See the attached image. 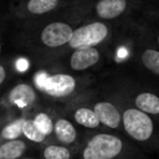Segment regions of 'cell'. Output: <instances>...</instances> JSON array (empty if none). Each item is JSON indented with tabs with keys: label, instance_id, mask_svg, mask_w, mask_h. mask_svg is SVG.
Listing matches in <instances>:
<instances>
[{
	"label": "cell",
	"instance_id": "7c38bea8",
	"mask_svg": "<svg viewBox=\"0 0 159 159\" xmlns=\"http://www.w3.org/2000/svg\"><path fill=\"white\" fill-rule=\"evenodd\" d=\"M1 103L9 109H16L20 112H30L34 109L41 99L40 93L29 82H16L12 84L0 98Z\"/></svg>",
	"mask_w": 159,
	"mask_h": 159
},
{
	"label": "cell",
	"instance_id": "44dd1931",
	"mask_svg": "<svg viewBox=\"0 0 159 159\" xmlns=\"http://www.w3.org/2000/svg\"><path fill=\"white\" fill-rule=\"evenodd\" d=\"M12 66H15V62L9 56L0 57V87H2L9 80Z\"/></svg>",
	"mask_w": 159,
	"mask_h": 159
},
{
	"label": "cell",
	"instance_id": "2e32d148",
	"mask_svg": "<svg viewBox=\"0 0 159 159\" xmlns=\"http://www.w3.org/2000/svg\"><path fill=\"white\" fill-rule=\"evenodd\" d=\"M30 143L24 138L0 143V159H21L26 155Z\"/></svg>",
	"mask_w": 159,
	"mask_h": 159
},
{
	"label": "cell",
	"instance_id": "ba28073f",
	"mask_svg": "<svg viewBox=\"0 0 159 159\" xmlns=\"http://www.w3.org/2000/svg\"><path fill=\"white\" fill-rule=\"evenodd\" d=\"M150 4L147 0H96L84 21L124 22L137 19Z\"/></svg>",
	"mask_w": 159,
	"mask_h": 159
},
{
	"label": "cell",
	"instance_id": "603a6c76",
	"mask_svg": "<svg viewBox=\"0 0 159 159\" xmlns=\"http://www.w3.org/2000/svg\"><path fill=\"white\" fill-rule=\"evenodd\" d=\"M7 20H10V16H9L7 10H1L0 9V27L7 25Z\"/></svg>",
	"mask_w": 159,
	"mask_h": 159
},
{
	"label": "cell",
	"instance_id": "30bf717a",
	"mask_svg": "<svg viewBox=\"0 0 159 159\" xmlns=\"http://www.w3.org/2000/svg\"><path fill=\"white\" fill-rule=\"evenodd\" d=\"M70 0H11L7 12L12 22L40 21L56 15Z\"/></svg>",
	"mask_w": 159,
	"mask_h": 159
},
{
	"label": "cell",
	"instance_id": "d6986e66",
	"mask_svg": "<svg viewBox=\"0 0 159 159\" xmlns=\"http://www.w3.org/2000/svg\"><path fill=\"white\" fill-rule=\"evenodd\" d=\"M73 152L71 148L61 145L56 142L47 143L43 145L42 152H41V158L42 159H72Z\"/></svg>",
	"mask_w": 159,
	"mask_h": 159
},
{
	"label": "cell",
	"instance_id": "6da1fadb",
	"mask_svg": "<svg viewBox=\"0 0 159 159\" xmlns=\"http://www.w3.org/2000/svg\"><path fill=\"white\" fill-rule=\"evenodd\" d=\"M83 21L84 16L70 0L51 17L32 22H14L12 42L19 51L41 66L62 52L75 27Z\"/></svg>",
	"mask_w": 159,
	"mask_h": 159
},
{
	"label": "cell",
	"instance_id": "d4e9b609",
	"mask_svg": "<svg viewBox=\"0 0 159 159\" xmlns=\"http://www.w3.org/2000/svg\"><path fill=\"white\" fill-rule=\"evenodd\" d=\"M147 1H148V2H149V4H150V2H152V0H147Z\"/></svg>",
	"mask_w": 159,
	"mask_h": 159
},
{
	"label": "cell",
	"instance_id": "8fae6325",
	"mask_svg": "<svg viewBox=\"0 0 159 159\" xmlns=\"http://www.w3.org/2000/svg\"><path fill=\"white\" fill-rule=\"evenodd\" d=\"M81 98L93 109L102 128L116 132L122 130L119 108L117 103L102 88L93 87L84 94H82Z\"/></svg>",
	"mask_w": 159,
	"mask_h": 159
},
{
	"label": "cell",
	"instance_id": "8992f818",
	"mask_svg": "<svg viewBox=\"0 0 159 159\" xmlns=\"http://www.w3.org/2000/svg\"><path fill=\"white\" fill-rule=\"evenodd\" d=\"M108 63L107 43L96 47H83L66 51L41 66H48L56 70L70 72L73 75H94L102 71Z\"/></svg>",
	"mask_w": 159,
	"mask_h": 159
},
{
	"label": "cell",
	"instance_id": "ac0fdd59",
	"mask_svg": "<svg viewBox=\"0 0 159 159\" xmlns=\"http://www.w3.org/2000/svg\"><path fill=\"white\" fill-rule=\"evenodd\" d=\"M22 119L24 116L15 117L11 120L6 122L0 128V139L2 142H6L22 138Z\"/></svg>",
	"mask_w": 159,
	"mask_h": 159
},
{
	"label": "cell",
	"instance_id": "5bb4252c",
	"mask_svg": "<svg viewBox=\"0 0 159 159\" xmlns=\"http://www.w3.org/2000/svg\"><path fill=\"white\" fill-rule=\"evenodd\" d=\"M52 137L56 139V143L68 147L71 149L78 144V139H80V134L76 124L71 119H68L65 114H60V113H57L56 116L53 114Z\"/></svg>",
	"mask_w": 159,
	"mask_h": 159
},
{
	"label": "cell",
	"instance_id": "9c48e42d",
	"mask_svg": "<svg viewBox=\"0 0 159 159\" xmlns=\"http://www.w3.org/2000/svg\"><path fill=\"white\" fill-rule=\"evenodd\" d=\"M118 25L119 22H106L99 20L84 21L75 27L72 36L62 52L83 47H96L106 45L113 37Z\"/></svg>",
	"mask_w": 159,
	"mask_h": 159
},
{
	"label": "cell",
	"instance_id": "ffe728a7",
	"mask_svg": "<svg viewBox=\"0 0 159 159\" xmlns=\"http://www.w3.org/2000/svg\"><path fill=\"white\" fill-rule=\"evenodd\" d=\"M22 138L32 144H43L47 142V138L42 135L35 127L30 116H24L22 119Z\"/></svg>",
	"mask_w": 159,
	"mask_h": 159
},
{
	"label": "cell",
	"instance_id": "7402d4cb",
	"mask_svg": "<svg viewBox=\"0 0 159 159\" xmlns=\"http://www.w3.org/2000/svg\"><path fill=\"white\" fill-rule=\"evenodd\" d=\"M6 30H7V25L0 27V57L2 56V51H4V45H5V37H4V35H5Z\"/></svg>",
	"mask_w": 159,
	"mask_h": 159
},
{
	"label": "cell",
	"instance_id": "5b68a950",
	"mask_svg": "<svg viewBox=\"0 0 159 159\" xmlns=\"http://www.w3.org/2000/svg\"><path fill=\"white\" fill-rule=\"evenodd\" d=\"M118 106L120 112L122 132L134 143L140 145L155 144L159 138V122L153 117L134 108L122 97L101 87Z\"/></svg>",
	"mask_w": 159,
	"mask_h": 159
},
{
	"label": "cell",
	"instance_id": "7a4b0ae2",
	"mask_svg": "<svg viewBox=\"0 0 159 159\" xmlns=\"http://www.w3.org/2000/svg\"><path fill=\"white\" fill-rule=\"evenodd\" d=\"M94 83V75H73L48 66H39L32 81L41 98L61 104L77 99L93 88Z\"/></svg>",
	"mask_w": 159,
	"mask_h": 159
},
{
	"label": "cell",
	"instance_id": "277c9868",
	"mask_svg": "<svg viewBox=\"0 0 159 159\" xmlns=\"http://www.w3.org/2000/svg\"><path fill=\"white\" fill-rule=\"evenodd\" d=\"M103 88L116 93L134 108L159 122V88L150 86L119 68L112 70Z\"/></svg>",
	"mask_w": 159,
	"mask_h": 159
},
{
	"label": "cell",
	"instance_id": "52a82bcc",
	"mask_svg": "<svg viewBox=\"0 0 159 159\" xmlns=\"http://www.w3.org/2000/svg\"><path fill=\"white\" fill-rule=\"evenodd\" d=\"M130 145L119 134L99 130L89 135L78 153V159H128Z\"/></svg>",
	"mask_w": 159,
	"mask_h": 159
},
{
	"label": "cell",
	"instance_id": "4fadbf2b",
	"mask_svg": "<svg viewBox=\"0 0 159 159\" xmlns=\"http://www.w3.org/2000/svg\"><path fill=\"white\" fill-rule=\"evenodd\" d=\"M63 114L68 119H71L76 125H80L84 129L97 130L102 128L93 109L81 97L65 104Z\"/></svg>",
	"mask_w": 159,
	"mask_h": 159
},
{
	"label": "cell",
	"instance_id": "3957f363",
	"mask_svg": "<svg viewBox=\"0 0 159 159\" xmlns=\"http://www.w3.org/2000/svg\"><path fill=\"white\" fill-rule=\"evenodd\" d=\"M128 56L119 70H124L138 80L159 88V50L145 39L140 26L134 21L125 24Z\"/></svg>",
	"mask_w": 159,
	"mask_h": 159
},
{
	"label": "cell",
	"instance_id": "9a60e30c",
	"mask_svg": "<svg viewBox=\"0 0 159 159\" xmlns=\"http://www.w3.org/2000/svg\"><path fill=\"white\" fill-rule=\"evenodd\" d=\"M134 21L140 26L149 43L159 50V9L150 4Z\"/></svg>",
	"mask_w": 159,
	"mask_h": 159
},
{
	"label": "cell",
	"instance_id": "e0dca14e",
	"mask_svg": "<svg viewBox=\"0 0 159 159\" xmlns=\"http://www.w3.org/2000/svg\"><path fill=\"white\" fill-rule=\"evenodd\" d=\"M31 119L37 128V130L45 135L46 138L52 137L53 134V116L48 113L47 111H36L32 116Z\"/></svg>",
	"mask_w": 159,
	"mask_h": 159
},
{
	"label": "cell",
	"instance_id": "cb8c5ba5",
	"mask_svg": "<svg viewBox=\"0 0 159 159\" xmlns=\"http://www.w3.org/2000/svg\"><path fill=\"white\" fill-rule=\"evenodd\" d=\"M25 159H36V158H25Z\"/></svg>",
	"mask_w": 159,
	"mask_h": 159
}]
</instances>
